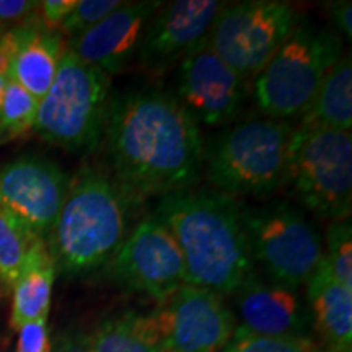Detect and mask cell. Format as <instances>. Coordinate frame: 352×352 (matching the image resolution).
I'll use <instances>...</instances> for the list:
<instances>
[{"mask_svg": "<svg viewBox=\"0 0 352 352\" xmlns=\"http://www.w3.org/2000/svg\"><path fill=\"white\" fill-rule=\"evenodd\" d=\"M132 201L116 179L83 166L70 186L46 246L56 270L85 274L108 264L127 236Z\"/></svg>", "mask_w": 352, "mask_h": 352, "instance_id": "obj_3", "label": "cell"}, {"mask_svg": "<svg viewBox=\"0 0 352 352\" xmlns=\"http://www.w3.org/2000/svg\"><path fill=\"white\" fill-rule=\"evenodd\" d=\"M3 32V30H0V33H2Z\"/></svg>", "mask_w": 352, "mask_h": 352, "instance_id": "obj_35", "label": "cell"}, {"mask_svg": "<svg viewBox=\"0 0 352 352\" xmlns=\"http://www.w3.org/2000/svg\"><path fill=\"white\" fill-rule=\"evenodd\" d=\"M88 347L90 352H165L153 311L109 316L88 336Z\"/></svg>", "mask_w": 352, "mask_h": 352, "instance_id": "obj_20", "label": "cell"}, {"mask_svg": "<svg viewBox=\"0 0 352 352\" xmlns=\"http://www.w3.org/2000/svg\"><path fill=\"white\" fill-rule=\"evenodd\" d=\"M39 2L33 0H0V30L12 28L32 19Z\"/></svg>", "mask_w": 352, "mask_h": 352, "instance_id": "obj_28", "label": "cell"}, {"mask_svg": "<svg viewBox=\"0 0 352 352\" xmlns=\"http://www.w3.org/2000/svg\"><path fill=\"white\" fill-rule=\"evenodd\" d=\"M327 12L329 20L336 25V28L351 41L352 38V3L349 0H340V2H328Z\"/></svg>", "mask_w": 352, "mask_h": 352, "instance_id": "obj_30", "label": "cell"}, {"mask_svg": "<svg viewBox=\"0 0 352 352\" xmlns=\"http://www.w3.org/2000/svg\"><path fill=\"white\" fill-rule=\"evenodd\" d=\"M223 2L176 0L162 6L145 28L139 59L148 72L164 74L206 41Z\"/></svg>", "mask_w": 352, "mask_h": 352, "instance_id": "obj_14", "label": "cell"}, {"mask_svg": "<svg viewBox=\"0 0 352 352\" xmlns=\"http://www.w3.org/2000/svg\"><path fill=\"white\" fill-rule=\"evenodd\" d=\"M77 0H43L39 2V16L44 26L52 32H59L60 25L76 7Z\"/></svg>", "mask_w": 352, "mask_h": 352, "instance_id": "obj_29", "label": "cell"}, {"mask_svg": "<svg viewBox=\"0 0 352 352\" xmlns=\"http://www.w3.org/2000/svg\"><path fill=\"white\" fill-rule=\"evenodd\" d=\"M300 124L351 132L352 63L349 54L341 56V59L329 69L314 101L303 113Z\"/></svg>", "mask_w": 352, "mask_h": 352, "instance_id": "obj_21", "label": "cell"}, {"mask_svg": "<svg viewBox=\"0 0 352 352\" xmlns=\"http://www.w3.org/2000/svg\"><path fill=\"white\" fill-rule=\"evenodd\" d=\"M162 6L160 0L122 2L94 28L70 38L67 50L108 76L121 74L139 52L145 28Z\"/></svg>", "mask_w": 352, "mask_h": 352, "instance_id": "obj_15", "label": "cell"}, {"mask_svg": "<svg viewBox=\"0 0 352 352\" xmlns=\"http://www.w3.org/2000/svg\"><path fill=\"white\" fill-rule=\"evenodd\" d=\"M39 240L19 219L0 208V285L13 287L28 253Z\"/></svg>", "mask_w": 352, "mask_h": 352, "instance_id": "obj_22", "label": "cell"}, {"mask_svg": "<svg viewBox=\"0 0 352 352\" xmlns=\"http://www.w3.org/2000/svg\"><path fill=\"white\" fill-rule=\"evenodd\" d=\"M342 56V38L329 26L302 20L254 77V98L270 120L303 116Z\"/></svg>", "mask_w": 352, "mask_h": 352, "instance_id": "obj_6", "label": "cell"}, {"mask_svg": "<svg viewBox=\"0 0 352 352\" xmlns=\"http://www.w3.org/2000/svg\"><path fill=\"white\" fill-rule=\"evenodd\" d=\"M109 264L113 280L164 303L184 284V261L168 228L155 215L144 217Z\"/></svg>", "mask_w": 352, "mask_h": 352, "instance_id": "obj_10", "label": "cell"}, {"mask_svg": "<svg viewBox=\"0 0 352 352\" xmlns=\"http://www.w3.org/2000/svg\"><path fill=\"white\" fill-rule=\"evenodd\" d=\"M155 217L168 228L184 261V284L228 296L253 270L241 206L215 189H182L158 202Z\"/></svg>", "mask_w": 352, "mask_h": 352, "instance_id": "obj_2", "label": "cell"}, {"mask_svg": "<svg viewBox=\"0 0 352 352\" xmlns=\"http://www.w3.org/2000/svg\"><path fill=\"white\" fill-rule=\"evenodd\" d=\"M241 328L263 336H307L310 311L296 290L252 272L233 292Z\"/></svg>", "mask_w": 352, "mask_h": 352, "instance_id": "obj_16", "label": "cell"}, {"mask_svg": "<svg viewBox=\"0 0 352 352\" xmlns=\"http://www.w3.org/2000/svg\"><path fill=\"white\" fill-rule=\"evenodd\" d=\"M56 352H90L87 334H67L60 338Z\"/></svg>", "mask_w": 352, "mask_h": 352, "instance_id": "obj_31", "label": "cell"}, {"mask_svg": "<svg viewBox=\"0 0 352 352\" xmlns=\"http://www.w3.org/2000/svg\"><path fill=\"white\" fill-rule=\"evenodd\" d=\"M287 121L252 120L214 135L204 147L206 178L230 197H266L285 186L290 140Z\"/></svg>", "mask_w": 352, "mask_h": 352, "instance_id": "obj_4", "label": "cell"}, {"mask_svg": "<svg viewBox=\"0 0 352 352\" xmlns=\"http://www.w3.org/2000/svg\"><path fill=\"white\" fill-rule=\"evenodd\" d=\"M16 352H51L47 316L26 323L19 329Z\"/></svg>", "mask_w": 352, "mask_h": 352, "instance_id": "obj_27", "label": "cell"}, {"mask_svg": "<svg viewBox=\"0 0 352 352\" xmlns=\"http://www.w3.org/2000/svg\"><path fill=\"white\" fill-rule=\"evenodd\" d=\"M153 315L165 352H222L236 329L222 297L191 284L179 285Z\"/></svg>", "mask_w": 352, "mask_h": 352, "instance_id": "obj_11", "label": "cell"}, {"mask_svg": "<svg viewBox=\"0 0 352 352\" xmlns=\"http://www.w3.org/2000/svg\"><path fill=\"white\" fill-rule=\"evenodd\" d=\"M109 100L108 74L64 47L54 82L39 101L34 134L67 152H95L104 135Z\"/></svg>", "mask_w": 352, "mask_h": 352, "instance_id": "obj_5", "label": "cell"}, {"mask_svg": "<svg viewBox=\"0 0 352 352\" xmlns=\"http://www.w3.org/2000/svg\"><path fill=\"white\" fill-rule=\"evenodd\" d=\"M56 272L54 259L46 241L39 240L28 253L23 270L12 287L10 327L13 329L19 331L23 324L50 314Z\"/></svg>", "mask_w": 352, "mask_h": 352, "instance_id": "obj_19", "label": "cell"}, {"mask_svg": "<svg viewBox=\"0 0 352 352\" xmlns=\"http://www.w3.org/2000/svg\"><path fill=\"white\" fill-rule=\"evenodd\" d=\"M39 100L26 91L16 82L7 78L6 90L0 103V131L7 139L20 138L33 131L36 121Z\"/></svg>", "mask_w": 352, "mask_h": 352, "instance_id": "obj_23", "label": "cell"}, {"mask_svg": "<svg viewBox=\"0 0 352 352\" xmlns=\"http://www.w3.org/2000/svg\"><path fill=\"white\" fill-rule=\"evenodd\" d=\"M121 0H77L70 15L60 25L59 33L67 34L69 39L94 28L104 16L121 6Z\"/></svg>", "mask_w": 352, "mask_h": 352, "instance_id": "obj_26", "label": "cell"}, {"mask_svg": "<svg viewBox=\"0 0 352 352\" xmlns=\"http://www.w3.org/2000/svg\"><path fill=\"white\" fill-rule=\"evenodd\" d=\"M300 21L296 7L280 0L223 3L208 44L228 67L250 80L261 72Z\"/></svg>", "mask_w": 352, "mask_h": 352, "instance_id": "obj_9", "label": "cell"}, {"mask_svg": "<svg viewBox=\"0 0 352 352\" xmlns=\"http://www.w3.org/2000/svg\"><path fill=\"white\" fill-rule=\"evenodd\" d=\"M246 82L210 50L206 39L179 63L175 98L197 126H222L243 107L248 95Z\"/></svg>", "mask_w": 352, "mask_h": 352, "instance_id": "obj_13", "label": "cell"}, {"mask_svg": "<svg viewBox=\"0 0 352 352\" xmlns=\"http://www.w3.org/2000/svg\"><path fill=\"white\" fill-rule=\"evenodd\" d=\"M284 188L320 219H351V132L298 124L290 140Z\"/></svg>", "mask_w": 352, "mask_h": 352, "instance_id": "obj_7", "label": "cell"}, {"mask_svg": "<svg viewBox=\"0 0 352 352\" xmlns=\"http://www.w3.org/2000/svg\"><path fill=\"white\" fill-rule=\"evenodd\" d=\"M241 220L253 261H258L272 283L296 290L307 285L324 256L318 228L292 204L241 208Z\"/></svg>", "mask_w": 352, "mask_h": 352, "instance_id": "obj_8", "label": "cell"}, {"mask_svg": "<svg viewBox=\"0 0 352 352\" xmlns=\"http://www.w3.org/2000/svg\"><path fill=\"white\" fill-rule=\"evenodd\" d=\"M222 352H320L310 336H263L236 327Z\"/></svg>", "mask_w": 352, "mask_h": 352, "instance_id": "obj_24", "label": "cell"}, {"mask_svg": "<svg viewBox=\"0 0 352 352\" xmlns=\"http://www.w3.org/2000/svg\"><path fill=\"white\" fill-rule=\"evenodd\" d=\"M320 352H338V351H333V349H320Z\"/></svg>", "mask_w": 352, "mask_h": 352, "instance_id": "obj_34", "label": "cell"}, {"mask_svg": "<svg viewBox=\"0 0 352 352\" xmlns=\"http://www.w3.org/2000/svg\"><path fill=\"white\" fill-rule=\"evenodd\" d=\"M70 178L54 162L23 155L0 168V208L46 241L67 196Z\"/></svg>", "mask_w": 352, "mask_h": 352, "instance_id": "obj_12", "label": "cell"}, {"mask_svg": "<svg viewBox=\"0 0 352 352\" xmlns=\"http://www.w3.org/2000/svg\"><path fill=\"white\" fill-rule=\"evenodd\" d=\"M6 83H7V77L0 74V103H2V95H3V90H6Z\"/></svg>", "mask_w": 352, "mask_h": 352, "instance_id": "obj_32", "label": "cell"}, {"mask_svg": "<svg viewBox=\"0 0 352 352\" xmlns=\"http://www.w3.org/2000/svg\"><path fill=\"white\" fill-rule=\"evenodd\" d=\"M104 142L114 179L132 201L192 188L202 171L199 126L165 91H127L109 100Z\"/></svg>", "mask_w": 352, "mask_h": 352, "instance_id": "obj_1", "label": "cell"}, {"mask_svg": "<svg viewBox=\"0 0 352 352\" xmlns=\"http://www.w3.org/2000/svg\"><path fill=\"white\" fill-rule=\"evenodd\" d=\"M63 52V34L47 30L41 20L20 44L8 65L7 78L41 101L54 82Z\"/></svg>", "mask_w": 352, "mask_h": 352, "instance_id": "obj_18", "label": "cell"}, {"mask_svg": "<svg viewBox=\"0 0 352 352\" xmlns=\"http://www.w3.org/2000/svg\"><path fill=\"white\" fill-rule=\"evenodd\" d=\"M7 138H6V135H3V132L2 131H0V144H2L3 142V140H6Z\"/></svg>", "mask_w": 352, "mask_h": 352, "instance_id": "obj_33", "label": "cell"}, {"mask_svg": "<svg viewBox=\"0 0 352 352\" xmlns=\"http://www.w3.org/2000/svg\"><path fill=\"white\" fill-rule=\"evenodd\" d=\"M310 316L328 349H352V290L334 279L324 258L307 283Z\"/></svg>", "mask_w": 352, "mask_h": 352, "instance_id": "obj_17", "label": "cell"}, {"mask_svg": "<svg viewBox=\"0 0 352 352\" xmlns=\"http://www.w3.org/2000/svg\"><path fill=\"white\" fill-rule=\"evenodd\" d=\"M324 263L334 279L352 290V227L351 219L336 220L328 226Z\"/></svg>", "mask_w": 352, "mask_h": 352, "instance_id": "obj_25", "label": "cell"}]
</instances>
